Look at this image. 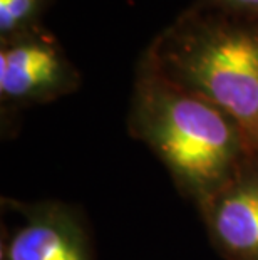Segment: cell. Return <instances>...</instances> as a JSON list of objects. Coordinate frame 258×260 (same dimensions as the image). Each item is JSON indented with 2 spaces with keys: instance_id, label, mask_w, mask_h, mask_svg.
Listing matches in <instances>:
<instances>
[{
  "instance_id": "1",
  "label": "cell",
  "mask_w": 258,
  "mask_h": 260,
  "mask_svg": "<svg viewBox=\"0 0 258 260\" xmlns=\"http://www.w3.org/2000/svg\"><path fill=\"white\" fill-rule=\"evenodd\" d=\"M128 133L150 148L179 195L198 208L258 153L240 123L216 104L159 76L139 57Z\"/></svg>"
},
{
  "instance_id": "2",
  "label": "cell",
  "mask_w": 258,
  "mask_h": 260,
  "mask_svg": "<svg viewBox=\"0 0 258 260\" xmlns=\"http://www.w3.org/2000/svg\"><path fill=\"white\" fill-rule=\"evenodd\" d=\"M141 57L237 119L258 151V20L190 5Z\"/></svg>"
},
{
  "instance_id": "3",
  "label": "cell",
  "mask_w": 258,
  "mask_h": 260,
  "mask_svg": "<svg viewBox=\"0 0 258 260\" xmlns=\"http://www.w3.org/2000/svg\"><path fill=\"white\" fill-rule=\"evenodd\" d=\"M82 76L51 30L44 25L0 41L2 131L22 111L74 94Z\"/></svg>"
},
{
  "instance_id": "4",
  "label": "cell",
  "mask_w": 258,
  "mask_h": 260,
  "mask_svg": "<svg viewBox=\"0 0 258 260\" xmlns=\"http://www.w3.org/2000/svg\"><path fill=\"white\" fill-rule=\"evenodd\" d=\"M0 260H97L82 210L62 200L2 197Z\"/></svg>"
},
{
  "instance_id": "5",
  "label": "cell",
  "mask_w": 258,
  "mask_h": 260,
  "mask_svg": "<svg viewBox=\"0 0 258 260\" xmlns=\"http://www.w3.org/2000/svg\"><path fill=\"white\" fill-rule=\"evenodd\" d=\"M198 212L219 257L258 260V153Z\"/></svg>"
},
{
  "instance_id": "6",
  "label": "cell",
  "mask_w": 258,
  "mask_h": 260,
  "mask_svg": "<svg viewBox=\"0 0 258 260\" xmlns=\"http://www.w3.org/2000/svg\"><path fill=\"white\" fill-rule=\"evenodd\" d=\"M56 0H0V41L42 25V17Z\"/></svg>"
},
{
  "instance_id": "7",
  "label": "cell",
  "mask_w": 258,
  "mask_h": 260,
  "mask_svg": "<svg viewBox=\"0 0 258 260\" xmlns=\"http://www.w3.org/2000/svg\"><path fill=\"white\" fill-rule=\"evenodd\" d=\"M191 7L258 20V0H195Z\"/></svg>"
}]
</instances>
